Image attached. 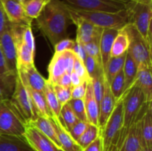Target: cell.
<instances>
[{"instance_id": "cell-3", "label": "cell", "mask_w": 152, "mask_h": 151, "mask_svg": "<svg viewBox=\"0 0 152 151\" xmlns=\"http://www.w3.org/2000/svg\"><path fill=\"white\" fill-rule=\"evenodd\" d=\"M79 17L101 28H114L120 30L129 23V13L128 7L115 13L101 11L77 10L67 7Z\"/></svg>"}, {"instance_id": "cell-37", "label": "cell", "mask_w": 152, "mask_h": 151, "mask_svg": "<svg viewBox=\"0 0 152 151\" xmlns=\"http://www.w3.org/2000/svg\"><path fill=\"white\" fill-rule=\"evenodd\" d=\"M104 81H105L104 74L91 79V83L92 87H93L94 96L98 105H99V102L102 99L104 89Z\"/></svg>"}, {"instance_id": "cell-11", "label": "cell", "mask_w": 152, "mask_h": 151, "mask_svg": "<svg viewBox=\"0 0 152 151\" xmlns=\"http://www.w3.org/2000/svg\"><path fill=\"white\" fill-rule=\"evenodd\" d=\"M0 48L7 70L11 72H16V44L10 22L0 37Z\"/></svg>"}, {"instance_id": "cell-31", "label": "cell", "mask_w": 152, "mask_h": 151, "mask_svg": "<svg viewBox=\"0 0 152 151\" xmlns=\"http://www.w3.org/2000/svg\"><path fill=\"white\" fill-rule=\"evenodd\" d=\"M123 70V74H124L125 92H126L134 83L137 73V65L135 63L134 61L132 59V57L129 56L128 53L126 54Z\"/></svg>"}, {"instance_id": "cell-18", "label": "cell", "mask_w": 152, "mask_h": 151, "mask_svg": "<svg viewBox=\"0 0 152 151\" xmlns=\"http://www.w3.org/2000/svg\"><path fill=\"white\" fill-rule=\"evenodd\" d=\"M118 30H119L114 29V28H104L101 33L99 45L103 72L108 60L111 58L110 54H111V47Z\"/></svg>"}, {"instance_id": "cell-45", "label": "cell", "mask_w": 152, "mask_h": 151, "mask_svg": "<svg viewBox=\"0 0 152 151\" xmlns=\"http://www.w3.org/2000/svg\"><path fill=\"white\" fill-rule=\"evenodd\" d=\"M83 151H102V139H101V136H99L92 143H91L88 146H87L86 148L83 149Z\"/></svg>"}, {"instance_id": "cell-44", "label": "cell", "mask_w": 152, "mask_h": 151, "mask_svg": "<svg viewBox=\"0 0 152 151\" xmlns=\"http://www.w3.org/2000/svg\"><path fill=\"white\" fill-rule=\"evenodd\" d=\"M73 51H74V54L76 55V56L77 58H79L80 60H82L84 62V60L86 59V57L87 55H86V51H85L83 44L81 42L75 40V44H74Z\"/></svg>"}, {"instance_id": "cell-19", "label": "cell", "mask_w": 152, "mask_h": 151, "mask_svg": "<svg viewBox=\"0 0 152 151\" xmlns=\"http://www.w3.org/2000/svg\"><path fill=\"white\" fill-rule=\"evenodd\" d=\"M141 147L152 148V109L151 104L145 113L138 120Z\"/></svg>"}, {"instance_id": "cell-14", "label": "cell", "mask_w": 152, "mask_h": 151, "mask_svg": "<svg viewBox=\"0 0 152 151\" xmlns=\"http://www.w3.org/2000/svg\"><path fill=\"white\" fill-rule=\"evenodd\" d=\"M18 76L31 88L39 92H43L47 79L43 78L36 68L35 65L21 67L16 69Z\"/></svg>"}, {"instance_id": "cell-20", "label": "cell", "mask_w": 152, "mask_h": 151, "mask_svg": "<svg viewBox=\"0 0 152 151\" xmlns=\"http://www.w3.org/2000/svg\"><path fill=\"white\" fill-rule=\"evenodd\" d=\"M48 81L51 84H56L59 78L66 72V62L64 51L62 53L55 52L48 68Z\"/></svg>"}, {"instance_id": "cell-5", "label": "cell", "mask_w": 152, "mask_h": 151, "mask_svg": "<svg viewBox=\"0 0 152 151\" xmlns=\"http://www.w3.org/2000/svg\"><path fill=\"white\" fill-rule=\"evenodd\" d=\"M129 38L127 53L138 65H144L151 68V44H150L132 24L124 27Z\"/></svg>"}, {"instance_id": "cell-17", "label": "cell", "mask_w": 152, "mask_h": 151, "mask_svg": "<svg viewBox=\"0 0 152 151\" xmlns=\"http://www.w3.org/2000/svg\"><path fill=\"white\" fill-rule=\"evenodd\" d=\"M50 118L54 124L61 149L63 151H83V148L71 137L59 118L53 116L50 117Z\"/></svg>"}, {"instance_id": "cell-43", "label": "cell", "mask_w": 152, "mask_h": 151, "mask_svg": "<svg viewBox=\"0 0 152 151\" xmlns=\"http://www.w3.org/2000/svg\"><path fill=\"white\" fill-rule=\"evenodd\" d=\"M89 81H83L79 85L72 87L71 88V99H83L85 97L87 88V84Z\"/></svg>"}, {"instance_id": "cell-40", "label": "cell", "mask_w": 152, "mask_h": 151, "mask_svg": "<svg viewBox=\"0 0 152 151\" xmlns=\"http://www.w3.org/2000/svg\"><path fill=\"white\" fill-rule=\"evenodd\" d=\"M73 71L75 72L84 81H91L90 78L88 76V74L87 70H86V66L84 65V62L82 60H80L77 56H76L75 60H74Z\"/></svg>"}, {"instance_id": "cell-23", "label": "cell", "mask_w": 152, "mask_h": 151, "mask_svg": "<svg viewBox=\"0 0 152 151\" xmlns=\"http://www.w3.org/2000/svg\"><path fill=\"white\" fill-rule=\"evenodd\" d=\"M27 124H30L34 126V127H36L37 130L42 133L45 136H47L58 148L61 149L56 129H55L54 124H53L51 118H46L45 117L39 115L37 118L33 120L30 123H27Z\"/></svg>"}, {"instance_id": "cell-42", "label": "cell", "mask_w": 152, "mask_h": 151, "mask_svg": "<svg viewBox=\"0 0 152 151\" xmlns=\"http://www.w3.org/2000/svg\"><path fill=\"white\" fill-rule=\"evenodd\" d=\"M75 44V40L71 38H64L58 41L54 45V50L56 53H62L65 50H73Z\"/></svg>"}, {"instance_id": "cell-26", "label": "cell", "mask_w": 152, "mask_h": 151, "mask_svg": "<svg viewBox=\"0 0 152 151\" xmlns=\"http://www.w3.org/2000/svg\"><path fill=\"white\" fill-rule=\"evenodd\" d=\"M22 83L26 87L39 115L45 117L46 118H50L51 117V113H50V110H49V108L48 107L47 103H46L45 99L44 94H43L42 92L37 91V90L31 88L28 84H25L23 81H22Z\"/></svg>"}, {"instance_id": "cell-12", "label": "cell", "mask_w": 152, "mask_h": 151, "mask_svg": "<svg viewBox=\"0 0 152 151\" xmlns=\"http://www.w3.org/2000/svg\"><path fill=\"white\" fill-rule=\"evenodd\" d=\"M24 138L35 151H58V147L42 133L30 124H25Z\"/></svg>"}, {"instance_id": "cell-39", "label": "cell", "mask_w": 152, "mask_h": 151, "mask_svg": "<svg viewBox=\"0 0 152 151\" xmlns=\"http://www.w3.org/2000/svg\"><path fill=\"white\" fill-rule=\"evenodd\" d=\"M99 41H91V42L83 44L85 51L86 55L93 58L99 65L102 67V62H101L100 52H99Z\"/></svg>"}, {"instance_id": "cell-8", "label": "cell", "mask_w": 152, "mask_h": 151, "mask_svg": "<svg viewBox=\"0 0 152 151\" xmlns=\"http://www.w3.org/2000/svg\"><path fill=\"white\" fill-rule=\"evenodd\" d=\"M67 7L84 11L115 13L129 7V0H61Z\"/></svg>"}, {"instance_id": "cell-10", "label": "cell", "mask_w": 152, "mask_h": 151, "mask_svg": "<svg viewBox=\"0 0 152 151\" xmlns=\"http://www.w3.org/2000/svg\"><path fill=\"white\" fill-rule=\"evenodd\" d=\"M68 11L70 13L71 22L77 26V38L75 40L80 41L83 44L91 41H99L103 28H99L88 21L79 17L69 10Z\"/></svg>"}, {"instance_id": "cell-48", "label": "cell", "mask_w": 152, "mask_h": 151, "mask_svg": "<svg viewBox=\"0 0 152 151\" xmlns=\"http://www.w3.org/2000/svg\"><path fill=\"white\" fill-rule=\"evenodd\" d=\"M71 86H72V87H75V86L79 85V84H80L81 83H83V81H84L75 72H74V71L71 73Z\"/></svg>"}, {"instance_id": "cell-22", "label": "cell", "mask_w": 152, "mask_h": 151, "mask_svg": "<svg viewBox=\"0 0 152 151\" xmlns=\"http://www.w3.org/2000/svg\"><path fill=\"white\" fill-rule=\"evenodd\" d=\"M88 122L89 124L98 126L99 118V105L94 96L93 87L91 81L88 83L86 95L83 99Z\"/></svg>"}, {"instance_id": "cell-38", "label": "cell", "mask_w": 152, "mask_h": 151, "mask_svg": "<svg viewBox=\"0 0 152 151\" xmlns=\"http://www.w3.org/2000/svg\"><path fill=\"white\" fill-rule=\"evenodd\" d=\"M55 94L61 107L68 103L71 99V88L72 87H63L58 84H52Z\"/></svg>"}, {"instance_id": "cell-53", "label": "cell", "mask_w": 152, "mask_h": 151, "mask_svg": "<svg viewBox=\"0 0 152 151\" xmlns=\"http://www.w3.org/2000/svg\"><path fill=\"white\" fill-rule=\"evenodd\" d=\"M17 1H20V2H21V1H22V0H17Z\"/></svg>"}, {"instance_id": "cell-9", "label": "cell", "mask_w": 152, "mask_h": 151, "mask_svg": "<svg viewBox=\"0 0 152 151\" xmlns=\"http://www.w3.org/2000/svg\"><path fill=\"white\" fill-rule=\"evenodd\" d=\"M10 101L25 124L30 123L39 116L31 96L18 75L14 91Z\"/></svg>"}, {"instance_id": "cell-52", "label": "cell", "mask_w": 152, "mask_h": 151, "mask_svg": "<svg viewBox=\"0 0 152 151\" xmlns=\"http://www.w3.org/2000/svg\"><path fill=\"white\" fill-rule=\"evenodd\" d=\"M58 151H63L62 149H60V148H58Z\"/></svg>"}, {"instance_id": "cell-2", "label": "cell", "mask_w": 152, "mask_h": 151, "mask_svg": "<svg viewBox=\"0 0 152 151\" xmlns=\"http://www.w3.org/2000/svg\"><path fill=\"white\" fill-rule=\"evenodd\" d=\"M123 122L116 146L121 149L122 144L131 126L146 111L151 102H145L144 95L135 83L123 96Z\"/></svg>"}, {"instance_id": "cell-47", "label": "cell", "mask_w": 152, "mask_h": 151, "mask_svg": "<svg viewBox=\"0 0 152 151\" xmlns=\"http://www.w3.org/2000/svg\"><path fill=\"white\" fill-rule=\"evenodd\" d=\"M56 84L62 86V87H72L71 81V74L65 72V73L59 78V80H58L57 83H56Z\"/></svg>"}, {"instance_id": "cell-50", "label": "cell", "mask_w": 152, "mask_h": 151, "mask_svg": "<svg viewBox=\"0 0 152 151\" xmlns=\"http://www.w3.org/2000/svg\"><path fill=\"white\" fill-rule=\"evenodd\" d=\"M108 151H122V150H121V149H120V148L117 147L116 145H113V146L110 148V150Z\"/></svg>"}, {"instance_id": "cell-28", "label": "cell", "mask_w": 152, "mask_h": 151, "mask_svg": "<svg viewBox=\"0 0 152 151\" xmlns=\"http://www.w3.org/2000/svg\"><path fill=\"white\" fill-rule=\"evenodd\" d=\"M127 52L121 56L117 57H111L108 60L105 69H104V76L107 82L110 84L115 76L122 70L124 66Z\"/></svg>"}, {"instance_id": "cell-30", "label": "cell", "mask_w": 152, "mask_h": 151, "mask_svg": "<svg viewBox=\"0 0 152 151\" xmlns=\"http://www.w3.org/2000/svg\"><path fill=\"white\" fill-rule=\"evenodd\" d=\"M50 0H22L21 1L25 14L31 19H37Z\"/></svg>"}, {"instance_id": "cell-34", "label": "cell", "mask_w": 152, "mask_h": 151, "mask_svg": "<svg viewBox=\"0 0 152 151\" xmlns=\"http://www.w3.org/2000/svg\"><path fill=\"white\" fill-rule=\"evenodd\" d=\"M110 90L116 102L122 99L125 93V81L123 70H120L110 83Z\"/></svg>"}, {"instance_id": "cell-41", "label": "cell", "mask_w": 152, "mask_h": 151, "mask_svg": "<svg viewBox=\"0 0 152 151\" xmlns=\"http://www.w3.org/2000/svg\"><path fill=\"white\" fill-rule=\"evenodd\" d=\"M88 122H84V121H82L80 120H79L72 127V128L68 131V133H70V135L71 136V137L77 142L79 139H80V136L83 135V133H84V131L86 130V129L87 128Z\"/></svg>"}, {"instance_id": "cell-6", "label": "cell", "mask_w": 152, "mask_h": 151, "mask_svg": "<svg viewBox=\"0 0 152 151\" xmlns=\"http://www.w3.org/2000/svg\"><path fill=\"white\" fill-rule=\"evenodd\" d=\"M25 123L10 99L0 102V135L23 136Z\"/></svg>"}, {"instance_id": "cell-54", "label": "cell", "mask_w": 152, "mask_h": 151, "mask_svg": "<svg viewBox=\"0 0 152 151\" xmlns=\"http://www.w3.org/2000/svg\"><path fill=\"white\" fill-rule=\"evenodd\" d=\"M129 1H134V0H129Z\"/></svg>"}, {"instance_id": "cell-32", "label": "cell", "mask_w": 152, "mask_h": 151, "mask_svg": "<svg viewBox=\"0 0 152 151\" xmlns=\"http://www.w3.org/2000/svg\"><path fill=\"white\" fill-rule=\"evenodd\" d=\"M99 136H100V130L99 127L88 123L87 128L86 129L84 133L80 136L77 142L83 149H84L91 143H92L95 139H97Z\"/></svg>"}, {"instance_id": "cell-15", "label": "cell", "mask_w": 152, "mask_h": 151, "mask_svg": "<svg viewBox=\"0 0 152 151\" xmlns=\"http://www.w3.org/2000/svg\"><path fill=\"white\" fill-rule=\"evenodd\" d=\"M116 105V101L110 90L109 84L105 78L104 89L102 99L99 105V118H98V127L101 130L103 129L109 118Z\"/></svg>"}, {"instance_id": "cell-16", "label": "cell", "mask_w": 152, "mask_h": 151, "mask_svg": "<svg viewBox=\"0 0 152 151\" xmlns=\"http://www.w3.org/2000/svg\"><path fill=\"white\" fill-rule=\"evenodd\" d=\"M134 83L140 87L143 93L145 102H151L152 75L151 67L144 65H138Z\"/></svg>"}, {"instance_id": "cell-35", "label": "cell", "mask_w": 152, "mask_h": 151, "mask_svg": "<svg viewBox=\"0 0 152 151\" xmlns=\"http://www.w3.org/2000/svg\"><path fill=\"white\" fill-rule=\"evenodd\" d=\"M84 65L86 66V70H87L90 79H92L95 77H97L104 74L102 67L100 65H99L91 56H86V59L84 60Z\"/></svg>"}, {"instance_id": "cell-36", "label": "cell", "mask_w": 152, "mask_h": 151, "mask_svg": "<svg viewBox=\"0 0 152 151\" xmlns=\"http://www.w3.org/2000/svg\"><path fill=\"white\" fill-rule=\"evenodd\" d=\"M69 105H71L73 111L75 113L76 116L79 120L84 122H88L87 115H86V108H85L84 101L83 99H73L68 102Z\"/></svg>"}, {"instance_id": "cell-33", "label": "cell", "mask_w": 152, "mask_h": 151, "mask_svg": "<svg viewBox=\"0 0 152 151\" xmlns=\"http://www.w3.org/2000/svg\"><path fill=\"white\" fill-rule=\"evenodd\" d=\"M59 118L68 131H69L73 126L79 121L68 102L61 107Z\"/></svg>"}, {"instance_id": "cell-1", "label": "cell", "mask_w": 152, "mask_h": 151, "mask_svg": "<svg viewBox=\"0 0 152 151\" xmlns=\"http://www.w3.org/2000/svg\"><path fill=\"white\" fill-rule=\"evenodd\" d=\"M36 20L39 30L53 46L68 38L71 21L68 7L61 0H50Z\"/></svg>"}, {"instance_id": "cell-24", "label": "cell", "mask_w": 152, "mask_h": 151, "mask_svg": "<svg viewBox=\"0 0 152 151\" xmlns=\"http://www.w3.org/2000/svg\"><path fill=\"white\" fill-rule=\"evenodd\" d=\"M138 120L129 128L121 147L122 151H140L141 141Z\"/></svg>"}, {"instance_id": "cell-27", "label": "cell", "mask_w": 152, "mask_h": 151, "mask_svg": "<svg viewBox=\"0 0 152 151\" xmlns=\"http://www.w3.org/2000/svg\"><path fill=\"white\" fill-rule=\"evenodd\" d=\"M129 46V38L127 32L124 28H121L118 30L117 36L113 41L112 47L111 50V57H117L121 56L127 52Z\"/></svg>"}, {"instance_id": "cell-29", "label": "cell", "mask_w": 152, "mask_h": 151, "mask_svg": "<svg viewBox=\"0 0 152 151\" xmlns=\"http://www.w3.org/2000/svg\"><path fill=\"white\" fill-rule=\"evenodd\" d=\"M43 94H44L45 99L46 103L49 108L51 116L59 118V113H60L61 105L58 101L57 97L55 94L54 90H53V85L49 82L48 81H46L45 85L43 90Z\"/></svg>"}, {"instance_id": "cell-13", "label": "cell", "mask_w": 152, "mask_h": 151, "mask_svg": "<svg viewBox=\"0 0 152 151\" xmlns=\"http://www.w3.org/2000/svg\"><path fill=\"white\" fill-rule=\"evenodd\" d=\"M7 20L13 25H31L33 19L25 14L20 1L17 0H0Z\"/></svg>"}, {"instance_id": "cell-4", "label": "cell", "mask_w": 152, "mask_h": 151, "mask_svg": "<svg viewBox=\"0 0 152 151\" xmlns=\"http://www.w3.org/2000/svg\"><path fill=\"white\" fill-rule=\"evenodd\" d=\"M129 24L151 44L152 0H134L128 7Z\"/></svg>"}, {"instance_id": "cell-49", "label": "cell", "mask_w": 152, "mask_h": 151, "mask_svg": "<svg viewBox=\"0 0 152 151\" xmlns=\"http://www.w3.org/2000/svg\"><path fill=\"white\" fill-rule=\"evenodd\" d=\"M8 72H10V71L7 70V66H6L5 64V61H4L2 53H1V48H0V75L7 73ZM10 72H11V71H10Z\"/></svg>"}, {"instance_id": "cell-46", "label": "cell", "mask_w": 152, "mask_h": 151, "mask_svg": "<svg viewBox=\"0 0 152 151\" xmlns=\"http://www.w3.org/2000/svg\"><path fill=\"white\" fill-rule=\"evenodd\" d=\"M8 24L9 22L7 20V16H6L4 10H3L2 6H1V3H0V37H1L3 32L7 29Z\"/></svg>"}, {"instance_id": "cell-21", "label": "cell", "mask_w": 152, "mask_h": 151, "mask_svg": "<svg viewBox=\"0 0 152 151\" xmlns=\"http://www.w3.org/2000/svg\"><path fill=\"white\" fill-rule=\"evenodd\" d=\"M0 151H35L24 136L0 135Z\"/></svg>"}, {"instance_id": "cell-7", "label": "cell", "mask_w": 152, "mask_h": 151, "mask_svg": "<svg viewBox=\"0 0 152 151\" xmlns=\"http://www.w3.org/2000/svg\"><path fill=\"white\" fill-rule=\"evenodd\" d=\"M123 122V97L116 102L113 112L105 127L100 131L102 151H108L113 145L117 144Z\"/></svg>"}, {"instance_id": "cell-25", "label": "cell", "mask_w": 152, "mask_h": 151, "mask_svg": "<svg viewBox=\"0 0 152 151\" xmlns=\"http://www.w3.org/2000/svg\"><path fill=\"white\" fill-rule=\"evenodd\" d=\"M17 72H8L0 75V102L8 100L14 91Z\"/></svg>"}, {"instance_id": "cell-51", "label": "cell", "mask_w": 152, "mask_h": 151, "mask_svg": "<svg viewBox=\"0 0 152 151\" xmlns=\"http://www.w3.org/2000/svg\"><path fill=\"white\" fill-rule=\"evenodd\" d=\"M140 151H152V148L148 147H141Z\"/></svg>"}]
</instances>
